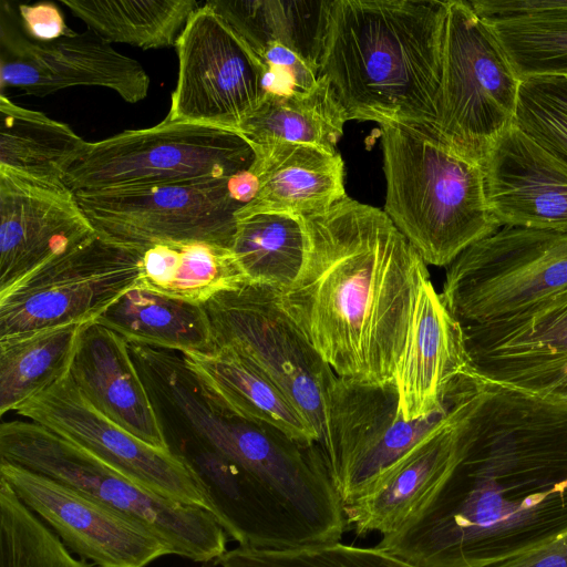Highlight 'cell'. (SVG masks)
<instances>
[{"instance_id": "1", "label": "cell", "mask_w": 567, "mask_h": 567, "mask_svg": "<svg viewBox=\"0 0 567 567\" xmlns=\"http://www.w3.org/2000/svg\"><path fill=\"white\" fill-rule=\"evenodd\" d=\"M566 530L567 398L484 381L443 491L415 525L375 547L416 567H493Z\"/></svg>"}, {"instance_id": "2", "label": "cell", "mask_w": 567, "mask_h": 567, "mask_svg": "<svg viewBox=\"0 0 567 567\" xmlns=\"http://www.w3.org/2000/svg\"><path fill=\"white\" fill-rule=\"evenodd\" d=\"M303 226V264L282 308L337 377L394 382L426 264L384 210L348 196Z\"/></svg>"}, {"instance_id": "3", "label": "cell", "mask_w": 567, "mask_h": 567, "mask_svg": "<svg viewBox=\"0 0 567 567\" xmlns=\"http://www.w3.org/2000/svg\"><path fill=\"white\" fill-rule=\"evenodd\" d=\"M446 9L440 0H331L320 75L348 121L439 128Z\"/></svg>"}, {"instance_id": "4", "label": "cell", "mask_w": 567, "mask_h": 567, "mask_svg": "<svg viewBox=\"0 0 567 567\" xmlns=\"http://www.w3.org/2000/svg\"><path fill=\"white\" fill-rule=\"evenodd\" d=\"M384 212L426 265L449 266L501 229L485 196L481 163L434 126L380 125Z\"/></svg>"}, {"instance_id": "5", "label": "cell", "mask_w": 567, "mask_h": 567, "mask_svg": "<svg viewBox=\"0 0 567 567\" xmlns=\"http://www.w3.org/2000/svg\"><path fill=\"white\" fill-rule=\"evenodd\" d=\"M0 461L64 483L142 520L177 556L208 563L227 551L228 535L212 513L141 487L92 452L38 423L2 422Z\"/></svg>"}, {"instance_id": "6", "label": "cell", "mask_w": 567, "mask_h": 567, "mask_svg": "<svg viewBox=\"0 0 567 567\" xmlns=\"http://www.w3.org/2000/svg\"><path fill=\"white\" fill-rule=\"evenodd\" d=\"M252 146L238 133L167 117L87 142L64 184L74 193L229 178L249 169Z\"/></svg>"}, {"instance_id": "7", "label": "cell", "mask_w": 567, "mask_h": 567, "mask_svg": "<svg viewBox=\"0 0 567 567\" xmlns=\"http://www.w3.org/2000/svg\"><path fill=\"white\" fill-rule=\"evenodd\" d=\"M520 80L494 31L470 1L449 0L437 124L461 154L482 163L514 124Z\"/></svg>"}, {"instance_id": "8", "label": "cell", "mask_w": 567, "mask_h": 567, "mask_svg": "<svg viewBox=\"0 0 567 567\" xmlns=\"http://www.w3.org/2000/svg\"><path fill=\"white\" fill-rule=\"evenodd\" d=\"M567 288V233L502 227L466 248L441 298L461 326L519 313Z\"/></svg>"}, {"instance_id": "9", "label": "cell", "mask_w": 567, "mask_h": 567, "mask_svg": "<svg viewBox=\"0 0 567 567\" xmlns=\"http://www.w3.org/2000/svg\"><path fill=\"white\" fill-rule=\"evenodd\" d=\"M481 381L472 371L458 377L443 409L406 421L399 411L394 382L369 385L337 377L328 400L326 435L319 447L342 505L359 498Z\"/></svg>"}, {"instance_id": "10", "label": "cell", "mask_w": 567, "mask_h": 567, "mask_svg": "<svg viewBox=\"0 0 567 567\" xmlns=\"http://www.w3.org/2000/svg\"><path fill=\"white\" fill-rule=\"evenodd\" d=\"M279 290L246 284L204 305L215 347L234 350L272 380L319 435L337 375L280 303Z\"/></svg>"}, {"instance_id": "11", "label": "cell", "mask_w": 567, "mask_h": 567, "mask_svg": "<svg viewBox=\"0 0 567 567\" xmlns=\"http://www.w3.org/2000/svg\"><path fill=\"white\" fill-rule=\"evenodd\" d=\"M143 251L95 234L0 293V339L95 321L134 288Z\"/></svg>"}, {"instance_id": "12", "label": "cell", "mask_w": 567, "mask_h": 567, "mask_svg": "<svg viewBox=\"0 0 567 567\" xmlns=\"http://www.w3.org/2000/svg\"><path fill=\"white\" fill-rule=\"evenodd\" d=\"M229 178L152 185L75 196L96 234L142 251L159 244L205 241L231 248L236 214Z\"/></svg>"}, {"instance_id": "13", "label": "cell", "mask_w": 567, "mask_h": 567, "mask_svg": "<svg viewBox=\"0 0 567 567\" xmlns=\"http://www.w3.org/2000/svg\"><path fill=\"white\" fill-rule=\"evenodd\" d=\"M175 48L178 78L166 117L238 133L267 95L260 58L206 3L193 13Z\"/></svg>"}, {"instance_id": "14", "label": "cell", "mask_w": 567, "mask_h": 567, "mask_svg": "<svg viewBox=\"0 0 567 567\" xmlns=\"http://www.w3.org/2000/svg\"><path fill=\"white\" fill-rule=\"evenodd\" d=\"M16 412L92 452L141 487L212 513L203 485L179 455L147 444L104 416L70 374Z\"/></svg>"}, {"instance_id": "15", "label": "cell", "mask_w": 567, "mask_h": 567, "mask_svg": "<svg viewBox=\"0 0 567 567\" xmlns=\"http://www.w3.org/2000/svg\"><path fill=\"white\" fill-rule=\"evenodd\" d=\"M0 477L73 554L96 567H145L175 555L147 524L64 483L6 461Z\"/></svg>"}, {"instance_id": "16", "label": "cell", "mask_w": 567, "mask_h": 567, "mask_svg": "<svg viewBox=\"0 0 567 567\" xmlns=\"http://www.w3.org/2000/svg\"><path fill=\"white\" fill-rule=\"evenodd\" d=\"M461 327L482 380L567 398V288L514 316Z\"/></svg>"}, {"instance_id": "17", "label": "cell", "mask_w": 567, "mask_h": 567, "mask_svg": "<svg viewBox=\"0 0 567 567\" xmlns=\"http://www.w3.org/2000/svg\"><path fill=\"white\" fill-rule=\"evenodd\" d=\"M1 13L0 86H14L27 94L45 96L72 86H103L124 101L146 97L151 84L142 64L115 51L96 32L71 31L50 42L20 33Z\"/></svg>"}, {"instance_id": "18", "label": "cell", "mask_w": 567, "mask_h": 567, "mask_svg": "<svg viewBox=\"0 0 567 567\" xmlns=\"http://www.w3.org/2000/svg\"><path fill=\"white\" fill-rule=\"evenodd\" d=\"M483 382L359 498L342 505L346 532L357 537L378 533L381 539H388L404 533L425 515L458 463L463 416Z\"/></svg>"}, {"instance_id": "19", "label": "cell", "mask_w": 567, "mask_h": 567, "mask_svg": "<svg viewBox=\"0 0 567 567\" xmlns=\"http://www.w3.org/2000/svg\"><path fill=\"white\" fill-rule=\"evenodd\" d=\"M95 234L64 183L0 167V293Z\"/></svg>"}, {"instance_id": "20", "label": "cell", "mask_w": 567, "mask_h": 567, "mask_svg": "<svg viewBox=\"0 0 567 567\" xmlns=\"http://www.w3.org/2000/svg\"><path fill=\"white\" fill-rule=\"evenodd\" d=\"M488 208L499 227L567 233V169L515 124L482 163Z\"/></svg>"}, {"instance_id": "21", "label": "cell", "mask_w": 567, "mask_h": 567, "mask_svg": "<svg viewBox=\"0 0 567 567\" xmlns=\"http://www.w3.org/2000/svg\"><path fill=\"white\" fill-rule=\"evenodd\" d=\"M470 371L462 327L429 279L420 289L394 375L399 411L406 421L440 411L454 381Z\"/></svg>"}, {"instance_id": "22", "label": "cell", "mask_w": 567, "mask_h": 567, "mask_svg": "<svg viewBox=\"0 0 567 567\" xmlns=\"http://www.w3.org/2000/svg\"><path fill=\"white\" fill-rule=\"evenodd\" d=\"M70 378L104 416L147 444L171 451L130 344L120 334L90 322L80 337Z\"/></svg>"}, {"instance_id": "23", "label": "cell", "mask_w": 567, "mask_h": 567, "mask_svg": "<svg viewBox=\"0 0 567 567\" xmlns=\"http://www.w3.org/2000/svg\"><path fill=\"white\" fill-rule=\"evenodd\" d=\"M252 148L255 161L249 169L257 176L259 188L236 219L259 213L305 217L323 213L347 197L344 164L337 152L293 143Z\"/></svg>"}, {"instance_id": "24", "label": "cell", "mask_w": 567, "mask_h": 567, "mask_svg": "<svg viewBox=\"0 0 567 567\" xmlns=\"http://www.w3.org/2000/svg\"><path fill=\"white\" fill-rule=\"evenodd\" d=\"M182 355L194 375L236 415L271 427L301 446H319V435L300 409L234 350L217 347L209 353Z\"/></svg>"}, {"instance_id": "25", "label": "cell", "mask_w": 567, "mask_h": 567, "mask_svg": "<svg viewBox=\"0 0 567 567\" xmlns=\"http://www.w3.org/2000/svg\"><path fill=\"white\" fill-rule=\"evenodd\" d=\"M517 78H567V0H476Z\"/></svg>"}, {"instance_id": "26", "label": "cell", "mask_w": 567, "mask_h": 567, "mask_svg": "<svg viewBox=\"0 0 567 567\" xmlns=\"http://www.w3.org/2000/svg\"><path fill=\"white\" fill-rule=\"evenodd\" d=\"M128 343L186 353H209L216 347L203 305L190 303L135 286L95 320Z\"/></svg>"}, {"instance_id": "27", "label": "cell", "mask_w": 567, "mask_h": 567, "mask_svg": "<svg viewBox=\"0 0 567 567\" xmlns=\"http://www.w3.org/2000/svg\"><path fill=\"white\" fill-rule=\"evenodd\" d=\"M249 284L231 248L205 241L154 245L141 259L136 286L174 299L205 305L220 292Z\"/></svg>"}, {"instance_id": "28", "label": "cell", "mask_w": 567, "mask_h": 567, "mask_svg": "<svg viewBox=\"0 0 567 567\" xmlns=\"http://www.w3.org/2000/svg\"><path fill=\"white\" fill-rule=\"evenodd\" d=\"M215 10L260 58L272 44L320 71L331 0H212Z\"/></svg>"}, {"instance_id": "29", "label": "cell", "mask_w": 567, "mask_h": 567, "mask_svg": "<svg viewBox=\"0 0 567 567\" xmlns=\"http://www.w3.org/2000/svg\"><path fill=\"white\" fill-rule=\"evenodd\" d=\"M347 116L329 82L320 75L308 91L267 93L239 126L252 147L276 143L309 144L336 152Z\"/></svg>"}, {"instance_id": "30", "label": "cell", "mask_w": 567, "mask_h": 567, "mask_svg": "<svg viewBox=\"0 0 567 567\" xmlns=\"http://www.w3.org/2000/svg\"><path fill=\"white\" fill-rule=\"evenodd\" d=\"M90 322L61 324L0 339L2 415L17 411L70 374L80 337Z\"/></svg>"}, {"instance_id": "31", "label": "cell", "mask_w": 567, "mask_h": 567, "mask_svg": "<svg viewBox=\"0 0 567 567\" xmlns=\"http://www.w3.org/2000/svg\"><path fill=\"white\" fill-rule=\"evenodd\" d=\"M86 144L66 124L0 95V167L64 183L69 167Z\"/></svg>"}, {"instance_id": "32", "label": "cell", "mask_w": 567, "mask_h": 567, "mask_svg": "<svg viewBox=\"0 0 567 567\" xmlns=\"http://www.w3.org/2000/svg\"><path fill=\"white\" fill-rule=\"evenodd\" d=\"M105 41L144 50L175 47L193 13L195 0H61Z\"/></svg>"}, {"instance_id": "33", "label": "cell", "mask_w": 567, "mask_h": 567, "mask_svg": "<svg viewBox=\"0 0 567 567\" xmlns=\"http://www.w3.org/2000/svg\"><path fill=\"white\" fill-rule=\"evenodd\" d=\"M231 250L249 284L284 291L303 264V216L259 213L238 218Z\"/></svg>"}, {"instance_id": "34", "label": "cell", "mask_w": 567, "mask_h": 567, "mask_svg": "<svg viewBox=\"0 0 567 567\" xmlns=\"http://www.w3.org/2000/svg\"><path fill=\"white\" fill-rule=\"evenodd\" d=\"M0 567H94L75 558L59 536L0 477Z\"/></svg>"}, {"instance_id": "35", "label": "cell", "mask_w": 567, "mask_h": 567, "mask_svg": "<svg viewBox=\"0 0 567 567\" xmlns=\"http://www.w3.org/2000/svg\"><path fill=\"white\" fill-rule=\"evenodd\" d=\"M219 567H416L378 547L341 542L291 549L238 546L214 561Z\"/></svg>"}, {"instance_id": "36", "label": "cell", "mask_w": 567, "mask_h": 567, "mask_svg": "<svg viewBox=\"0 0 567 567\" xmlns=\"http://www.w3.org/2000/svg\"><path fill=\"white\" fill-rule=\"evenodd\" d=\"M514 124L567 169V78L523 80Z\"/></svg>"}, {"instance_id": "37", "label": "cell", "mask_w": 567, "mask_h": 567, "mask_svg": "<svg viewBox=\"0 0 567 567\" xmlns=\"http://www.w3.org/2000/svg\"><path fill=\"white\" fill-rule=\"evenodd\" d=\"M18 10L24 33L33 41H54L72 31L65 24L61 11L52 2L20 4Z\"/></svg>"}, {"instance_id": "38", "label": "cell", "mask_w": 567, "mask_h": 567, "mask_svg": "<svg viewBox=\"0 0 567 567\" xmlns=\"http://www.w3.org/2000/svg\"><path fill=\"white\" fill-rule=\"evenodd\" d=\"M266 68L289 78L296 91L311 90L320 78V71L296 52L279 44L268 47L260 55Z\"/></svg>"}, {"instance_id": "39", "label": "cell", "mask_w": 567, "mask_h": 567, "mask_svg": "<svg viewBox=\"0 0 567 567\" xmlns=\"http://www.w3.org/2000/svg\"><path fill=\"white\" fill-rule=\"evenodd\" d=\"M493 567H567V530L536 549Z\"/></svg>"}, {"instance_id": "40", "label": "cell", "mask_w": 567, "mask_h": 567, "mask_svg": "<svg viewBox=\"0 0 567 567\" xmlns=\"http://www.w3.org/2000/svg\"><path fill=\"white\" fill-rule=\"evenodd\" d=\"M259 182L257 176L250 171H240L229 177L227 189L229 196L241 205L250 203L258 193Z\"/></svg>"}]
</instances>
